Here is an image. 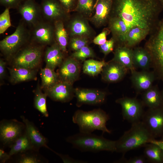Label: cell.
<instances>
[{
	"label": "cell",
	"instance_id": "obj_1",
	"mask_svg": "<svg viewBox=\"0 0 163 163\" xmlns=\"http://www.w3.org/2000/svg\"><path fill=\"white\" fill-rule=\"evenodd\" d=\"M163 10L159 0H113L110 17L121 19L129 29L137 27L148 30L150 34L157 26Z\"/></svg>",
	"mask_w": 163,
	"mask_h": 163
},
{
	"label": "cell",
	"instance_id": "obj_2",
	"mask_svg": "<svg viewBox=\"0 0 163 163\" xmlns=\"http://www.w3.org/2000/svg\"><path fill=\"white\" fill-rule=\"evenodd\" d=\"M155 139L142 121L132 123L131 128L125 132L116 142V151L125 153L145 146Z\"/></svg>",
	"mask_w": 163,
	"mask_h": 163
},
{
	"label": "cell",
	"instance_id": "obj_3",
	"mask_svg": "<svg viewBox=\"0 0 163 163\" xmlns=\"http://www.w3.org/2000/svg\"><path fill=\"white\" fill-rule=\"evenodd\" d=\"M66 140L74 148L82 152L116 151V141L110 140L92 133L79 132L68 136Z\"/></svg>",
	"mask_w": 163,
	"mask_h": 163
},
{
	"label": "cell",
	"instance_id": "obj_4",
	"mask_svg": "<svg viewBox=\"0 0 163 163\" xmlns=\"http://www.w3.org/2000/svg\"><path fill=\"white\" fill-rule=\"evenodd\" d=\"M110 119L109 115L104 111L100 109H95L86 111L78 110L74 113L72 117L73 123L78 126L79 132L92 133L98 130L103 133H111V131L106 126L107 122Z\"/></svg>",
	"mask_w": 163,
	"mask_h": 163
},
{
	"label": "cell",
	"instance_id": "obj_5",
	"mask_svg": "<svg viewBox=\"0 0 163 163\" xmlns=\"http://www.w3.org/2000/svg\"><path fill=\"white\" fill-rule=\"evenodd\" d=\"M149 35L144 47L151 55L156 77L163 81V18Z\"/></svg>",
	"mask_w": 163,
	"mask_h": 163
},
{
	"label": "cell",
	"instance_id": "obj_6",
	"mask_svg": "<svg viewBox=\"0 0 163 163\" xmlns=\"http://www.w3.org/2000/svg\"><path fill=\"white\" fill-rule=\"evenodd\" d=\"M30 40V29L21 19L15 31L0 41V50L7 58H12Z\"/></svg>",
	"mask_w": 163,
	"mask_h": 163
},
{
	"label": "cell",
	"instance_id": "obj_7",
	"mask_svg": "<svg viewBox=\"0 0 163 163\" xmlns=\"http://www.w3.org/2000/svg\"><path fill=\"white\" fill-rule=\"evenodd\" d=\"M45 47L30 42L12 58L14 66L33 69L41 62Z\"/></svg>",
	"mask_w": 163,
	"mask_h": 163
},
{
	"label": "cell",
	"instance_id": "obj_8",
	"mask_svg": "<svg viewBox=\"0 0 163 163\" xmlns=\"http://www.w3.org/2000/svg\"><path fill=\"white\" fill-rule=\"evenodd\" d=\"M88 19L76 12L70 15L64 23L69 38L75 36L84 37L92 40L96 33L89 23Z\"/></svg>",
	"mask_w": 163,
	"mask_h": 163
},
{
	"label": "cell",
	"instance_id": "obj_9",
	"mask_svg": "<svg viewBox=\"0 0 163 163\" xmlns=\"http://www.w3.org/2000/svg\"><path fill=\"white\" fill-rule=\"evenodd\" d=\"M30 42L43 46H49L55 42L54 23L42 20L30 29Z\"/></svg>",
	"mask_w": 163,
	"mask_h": 163
},
{
	"label": "cell",
	"instance_id": "obj_10",
	"mask_svg": "<svg viewBox=\"0 0 163 163\" xmlns=\"http://www.w3.org/2000/svg\"><path fill=\"white\" fill-rule=\"evenodd\" d=\"M24 123L16 119L3 120L0 123V139L3 145L9 147L25 131Z\"/></svg>",
	"mask_w": 163,
	"mask_h": 163
},
{
	"label": "cell",
	"instance_id": "obj_11",
	"mask_svg": "<svg viewBox=\"0 0 163 163\" xmlns=\"http://www.w3.org/2000/svg\"><path fill=\"white\" fill-rule=\"evenodd\" d=\"M40 5L43 19L50 22L61 21L64 23L70 16L58 0H42Z\"/></svg>",
	"mask_w": 163,
	"mask_h": 163
},
{
	"label": "cell",
	"instance_id": "obj_12",
	"mask_svg": "<svg viewBox=\"0 0 163 163\" xmlns=\"http://www.w3.org/2000/svg\"><path fill=\"white\" fill-rule=\"evenodd\" d=\"M122 107L123 119L132 123L140 121L143 115L142 105L136 99L127 97L117 99Z\"/></svg>",
	"mask_w": 163,
	"mask_h": 163
},
{
	"label": "cell",
	"instance_id": "obj_13",
	"mask_svg": "<svg viewBox=\"0 0 163 163\" xmlns=\"http://www.w3.org/2000/svg\"><path fill=\"white\" fill-rule=\"evenodd\" d=\"M17 10L30 29L43 19L40 4L35 0H25Z\"/></svg>",
	"mask_w": 163,
	"mask_h": 163
},
{
	"label": "cell",
	"instance_id": "obj_14",
	"mask_svg": "<svg viewBox=\"0 0 163 163\" xmlns=\"http://www.w3.org/2000/svg\"><path fill=\"white\" fill-rule=\"evenodd\" d=\"M142 122L155 138L163 134V107L149 108L143 115Z\"/></svg>",
	"mask_w": 163,
	"mask_h": 163
},
{
	"label": "cell",
	"instance_id": "obj_15",
	"mask_svg": "<svg viewBox=\"0 0 163 163\" xmlns=\"http://www.w3.org/2000/svg\"><path fill=\"white\" fill-rule=\"evenodd\" d=\"M74 92L78 107L84 104H101L105 101L107 96L105 92L95 89L77 88L74 90Z\"/></svg>",
	"mask_w": 163,
	"mask_h": 163
},
{
	"label": "cell",
	"instance_id": "obj_16",
	"mask_svg": "<svg viewBox=\"0 0 163 163\" xmlns=\"http://www.w3.org/2000/svg\"><path fill=\"white\" fill-rule=\"evenodd\" d=\"M80 67L79 61L70 56L66 58L59 69L60 80L73 84L79 76Z\"/></svg>",
	"mask_w": 163,
	"mask_h": 163
},
{
	"label": "cell",
	"instance_id": "obj_17",
	"mask_svg": "<svg viewBox=\"0 0 163 163\" xmlns=\"http://www.w3.org/2000/svg\"><path fill=\"white\" fill-rule=\"evenodd\" d=\"M113 0H99L96 5L95 13L88 19L95 27L107 25L110 17Z\"/></svg>",
	"mask_w": 163,
	"mask_h": 163
},
{
	"label": "cell",
	"instance_id": "obj_18",
	"mask_svg": "<svg viewBox=\"0 0 163 163\" xmlns=\"http://www.w3.org/2000/svg\"><path fill=\"white\" fill-rule=\"evenodd\" d=\"M46 90L47 96L53 100L66 102L73 98L75 94L72 84L60 81Z\"/></svg>",
	"mask_w": 163,
	"mask_h": 163
},
{
	"label": "cell",
	"instance_id": "obj_19",
	"mask_svg": "<svg viewBox=\"0 0 163 163\" xmlns=\"http://www.w3.org/2000/svg\"><path fill=\"white\" fill-rule=\"evenodd\" d=\"M21 117L25 124V131L30 141L34 150L37 152L40 148L42 147L51 150V149L47 145V139L40 132L34 124L24 116H21Z\"/></svg>",
	"mask_w": 163,
	"mask_h": 163
},
{
	"label": "cell",
	"instance_id": "obj_20",
	"mask_svg": "<svg viewBox=\"0 0 163 163\" xmlns=\"http://www.w3.org/2000/svg\"><path fill=\"white\" fill-rule=\"evenodd\" d=\"M127 69L119 63L111 60L107 62L101 72L102 79L110 83L117 82L125 75Z\"/></svg>",
	"mask_w": 163,
	"mask_h": 163
},
{
	"label": "cell",
	"instance_id": "obj_21",
	"mask_svg": "<svg viewBox=\"0 0 163 163\" xmlns=\"http://www.w3.org/2000/svg\"><path fill=\"white\" fill-rule=\"evenodd\" d=\"M107 25L112 37L115 41V46L124 45L126 36L129 29L124 21L119 17L110 16Z\"/></svg>",
	"mask_w": 163,
	"mask_h": 163
},
{
	"label": "cell",
	"instance_id": "obj_22",
	"mask_svg": "<svg viewBox=\"0 0 163 163\" xmlns=\"http://www.w3.org/2000/svg\"><path fill=\"white\" fill-rule=\"evenodd\" d=\"M131 73V79L133 84L139 91H145L151 88L156 77L154 72L145 70L137 71L135 70Z\"/></svg>",
	"mask_w": 163,
	"mask_h": 163
},
{
	"label": "cell",
	"instance_id": "obj_23",
	"mask_svg": "<svg viewBox=\"0 0 163 163\" xmlns=\"http://www.w3.org/2000/svg\"><path fill=\"white\" fill-rule=\"evenodd\" d=\"M65 54L56 41L48 46L44 55L46 66L54 70L62 63L64 59Z\"/></svg>",
	"mask_w": 163,
	"mask_h": 163
},
{
	"label": "cell",
	"instance_id": "obj_24",
	"mask_svg": "<svg viewBox=\"0 0 163 163\" xmlns=\"http://www.w3.org/2000/svg\"><path fill=\"white\" fill-rule=\"evenodd\" d=\"M114 56L112 60L115 61L131 72L135 70L133 61V49L125 45L116 46Z\"/></svg>",
	"mask_w": 163,
	"mask_h": 163
},
{
	"label": "cell",
	"instance_id": "obj_25",
	"mask_svg": "<svg viewBox=\"0 0 163 163\" xmlns=\"http://www.w3.org/2000/svg\"><path fill=\"white\" fill-rule=\"evenodd\" d=\"M133 61L135 68L143 70L148 69L152 63L151 55L144 47H137L133 49Z\"/></svg>",
	"mask_w": 163,
	"mask_h": 163
},
{
	"label": "cell",
	"instance_id": "obj_26",
	"mask_svg": "<svg viewBox=\"0 0 163 163\" xmlns=\"http://www.w3.org/2000/svg\"><path fill=\"white\" fill-rule=\"evenodd\" d=\"M149 34L147 30L137 27H131L126 34L124 45L133 49Z\"/></svg>",
	"mask_w": 163,
	"mask_h": 163
},
{
	"label": "cell",
	"instance_id": "obj_27",
	"mask_svg": "<svg viewBox=\"0 0 163 163\" xmlns=\"http://www.w3.org/2000/svg\"><path fill=\"white\" fill-rule=\"evenodd\" d=\"M8 69L10 81L14 84L35 79L36 77V72L33 69L15 66Z\"/></svg>",
	"mask_w": 163,
	"mask_h": 163
},
{
	"label": "cell",
	"instance_id": "obj_28",
	"mask_svg": "<svg viewBox=\"0 0 163 163\" xmlns=\"http://www.w3.org/2000/svg\"><path fill=\"white\" fill-rule=\"evenodd\" d=\"M142 99L144 104L149 108L162 107L161 92L156 86H152L145 91Z\"/></svg>",
	"mask_w": 163,
	"mask_h": 163
},
{
	"label": "cell",
	"instance_id": "obj_29",
	"mask_svg": "<svg viewBox=\"0 0 163 163\" xmlns=\"http://www.w3.org/2000/svg\"><path fill=\"white\" fill-rule=\"evenodd\" d=\"M9 147L10 149L8 153L11 156L28 151L34 150L25 130V132L16 139Z\"/></svg>",
	"mask_w": 163,
	"mask_h": 163
},
{
	"label": "cell",
	"instance_id": "obj_30",
	"mask_svg": "<svg viewBox=\"0 0 163 163\" xmlns=\"http://www.w3.org/2000/svg\"><path fill=\"white\" fill-rule=\"evenodd\" d=\"M55 40L59 46L62 52L65 54L68 53L69 37L64 22L58 21L54 23Z\"/></svg>",
	"mask_w": 163,
	"mask_h": 163
},
{
	"label": "cell",
	"instance_id": "obj_31",
	"mask_svg": "<svg viewBox=\"0 0 163 163\" xmlns=\"http://www.w3.org/2000/svg\"><path fill=\"white\" fill-rule=\"evenodd\" d=\"M41 87L46 90L50 88L60 81L58 73L54 70L46 66L40 71Z\"/></svg>",
	"mask_w": 163,
	"mask_h": 163
},
{
	"label": "cell",
	"instance_id": "obj_32",
	"mask_svg": "<svg viewBox=\"0 0 163 163\" xmlns=\"http://www.w3.org/2000/svg\"><path fill=\"white\" fill-rule=\"evenodd\" d=\"M107 63L104 60L98 61L92 59L86 60L83 64V72L91 76H96L101 72Z\"/></svg>",
	"mask_w": 163,
	"mask_h": 163
},
{
	"label": "cell",
	"instance_id": "obj_33",
	"mask_svg": "<svg viewBox=\"0 0 163 163\" xmlns=\"http://www.w3.org/2000/svg\"><path fill=\"white\" fill-rule=\"evenodd\" d=\"M149 143L145 145L144 150L145 156L152 162L163 163V149L155 144Z\"/></svg>",
	"mask_w": 163,
	"mask_h": 163
},
{
	"label": "cell",
	"instance_id": "obj_34",
	"mask_svg": "<svg viewBox=\"0 0 163 163\" xmlns=\"http://www.w3.org/2000/svg\"><path fill=\"white\" fill-rule=\"evenodd\" d=\"M96 0H78L74 11L78 13L88 19L93 14L94 5Z\"/></svg>",
	"mask_w": 163,
	"mask_h": 163
},
{
	"label": "cell",
	"instance_id": "obj_35",
	"mask_svg": "<svg viewBox=\"0 0 163 163\" xmlns=\"http://www.w3.org/2000/svg\"><path fill=\"white\" fill-rule=\"evenodd\" d=\"M34 104L35 107L43 116L48 117L49 114L46 105V98L47 95L46 93H43L39 86H38L34 93Z\"/></svg>",
	"mask_w": 163,
	"mask_h": 163
},
{
	"label": "cell",
	"instance_id": "obj_36",
	"mask_svg": "<svg viewBox=\"0 0 163 163\" xmlns=\"http://www.w3.org/2000/svg\"><path fill=\"white\" fill-rule=\"evenodd\" d=\"M91 40L83 37L73 36L69 38L68 46L71 50L75 52L85 46H88Z\"/></svg>",
	"mask_w": 163,
	"mask_h": 163
},
{
	"label": "cell",
	"instance_id": "obj_37",
	"mask_svg": "<svg viewBox=\"0 0 163 163\" xmlns=\"http://www.w3.org/2000/svg\"><path fill=\"white\" fill-rule=\"evenodd\" d=\"M28 151L20 153V155L17 160L18 163H40L43 162V159L40 155Z\"/></svg>",
	"mask_w": 163,
	"mask_h": 163
},
{
	"label": "cell",
	"instance_id": "obj_38",
	"mask_svg": "<svg viewBox=\"0 0 163 163\" xmlns=\"http://www.w3.org/2000/svg\"><path fill=\"white\" fill-rule=\"evenodd\" d=\"M95 56L93 50L88 46H85L80 50L74 52L70 56L79 61H85L90 58H93Z\"/></svg>",
	"mask_w": 163,
	"mask_h": 163
},
{
	"label": "cell",
	"instance_id": "obj_39",
	"mask_svg": "<svg viewBox=\"0 0 163 163\" xmlns=\"http://www.w3.org/2000/svg\"><path fill=\"white\" fill-rule=\"evenodd\" d=\"M10 9L5 8L0 15V34H3L11 26Z\"/></svg>",
	"mask_w": 163,
	"mask_h": 163
},
{
	"label": "cell",
	"instance_id": "obj_40",
	"mask_svg": "<svg viewBox=\"0 0 163 163\" xmlns=\"http://www.w3.org/2000/svg\"><path fill=\"white\" fill-rule=\"evenodd\" d=\"M115 45V40L111 37L104 43L99 46V47L101 52L106 56L114 50Z\"/></svg>",
	"mask_w": 163,
	"mask_h": 163
},
{
	"label": "cell",
	"instance_id": "obj_41",
	"mask_svg": "<svg viewBox=\"0 0 163 163\" xmlns=\"http://www.w3.org/2000/svg\"><path fill=\"white\" fill-rule=\"evenodd\" d=\"M110 33V30L107 27L104 28L102 31L93 38L92 42L99 46L103 44L107 41V36Z\"/></svg>",
	"mask_w": 163,
	"mask_h": 163
},
{
	"label": "cell",
	"instance_id": "obj_42",
	"mask_svg": "<svg viewBox=\"0 0 163 163\" xmlns=\"http://www.w3.org/2000/svg\"><path fill=\"white\" fill-rule=\"evenodd\" d=\"M24 0H0V4L5 8L17 9Z\"/></svg>",
	"mask_w": 163,
	"mask_h": 163
},
{
	"label": "cell",
	"instance_id": "obj_43",
	"mask_svg": "<svg viewBox=\"0 0 163 163\" xmlns=\"http://www.w3.org/2000/svg\"><path fill=\"white\" fill-rule=\"evenodd\" d=\"M66 11L70 13L74 11L78 0H58Z\"/></svg>",
	"mask_w": 163,
	"mask_h": 163
},
{
	"label": "cell",
	"instance_id": "obj_44",
	"mask_svg": "<svg viewBox=\"0 0 163 163\" xmlns=\"http://www.w3.org/2000/svg\"><path fill=\"white\" fill-rule=\"evenodd\" d=\"M53 152L58 155L61 158L64 163H84L87 162L86 161L73 158L68 155L60 154L55 152L53 150Z\"/></svg>",
	"mask_w": 163,
	"mask_h": 163
},
{
	"label": "cell",
	"instance_id": "obj_45",
	"mask_svg": "<svg viewBox=\"0 0 163 163\" xmlns=\"http://www.w3.org/2000/svg\"><path fill=\"white\" fill-rule=\"evenodd\" d=\"M125 163H145L147 162L145 157L143 156H135L129 160H124L120 162Z\"/></svg>",
	"mask_w": 163,
	"mask_h": 163
},
{
	"label": "cell",
	"instance_id": "obj_46",
	"mask_svg": "<svg viewBox=\"0 0 163 163\" xmlns=\"http://www.w3.org/2000/svg\"><path fill=\"white\" fill-rule=\"evenodd\" d=\"M11 156L2 148L0 149V162L4 163L8 160Z\"/></svg>",
	"mask_w": 163,
	"mask_h": 163
},
{
	"label": "cell",
	"instance_id": "obj_47",
	"mask_svg": "<svg viewBox=\"0 0 163 163\" xmlns=\"http://www.w3.org/2000/svg\"><path fill=\"white\" fill-rule=\"evenodd\" d=\"M6 62L4 60L0 58V78L2 79L5 75Z\"/></svg>",
	"mask_w": 163,
	"mask_h": 163
},
{
	"label": "cell",
	"instance_id": "obj_48",
	"mask_svg": "<svg viewBox=\"0 0 163 163\" xmlns=\"http://www.w3.org/2000/svg\"><path fill=\"white\" fill-rule=\"evenodd\" d=\"M150 143H153L158 145L163 149V141L161 140L158 141L154 139L151 141Z\"/></svg>",
	"mask_w": 163,
	"mask_h": 163
},
{
	"label": "cell",
	"instance_id": "obj_49",
	"mask_svg": "<svg viewBox=\"0 0 163 163\" xmlns=\"http://www.w3.org/2000/svg\"><path fill=\"white\" fill-rule=\"evenodd\" d=\"M161 95L162 97V107H163V89L161 91Z\"/></svg>",
	"mask_w": 163,
	"mask_h": 163
},
{
	"label": "cell",
	"instance_id": "obj_50",
	"mask_svg": "<svg viewBox=\"0 0 163 163\" xmlns=\"http://www.w3.org/2000/svg\"><path fill=\"white\" fill-rule=\"evenodd\" d=\"M161 4L163 7V0H159Z\"/></svg>",
	"mask_w": 163,
	"mask_h": 163
},
{
	"label": "cell",
	"instance_id": "obj_51",
	"mask_svg": "<svg viewBox=\"0 0 163 163\" xmlns=\"http://www.w3.org/2000/svg\"><path fill=\"white\" fill-rule=\"evenodd\" d=\"M99 0H96V2H95V3L94 5V9L95 8V7L96 5L97 4V2H98V1Z\"/></svg>",
	"mask_w": 163,
	"mask_h": 163
},
{
	"label": "cell",
	"instance_id": "obj_52",
	"mask_svg": "<svg viewBox=\"0 0 163 163\" xmlns=\"http://www.w3.org/2000/svg\"><path fill=\"white\" fill-rule=\"evenodd\" d=\"M162 135H163L162 137V139H161V141H163V134Z\"/></svg>",
	"mask_w": 163,
	"mask_h": 163
}]
</instances>
